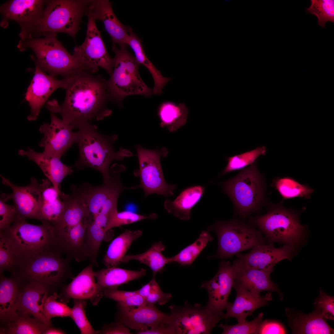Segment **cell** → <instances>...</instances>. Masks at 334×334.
Returning a JSON list of instances; mask_svg holds the SVG:
<instances>
[{"mask_svg": "<svg viewBox=\"0 0 334 334\" xmlns=\"http://www.w3.org/2000/svg\"><path fill=\"white\" fill-rule=\"evenodd\" d=\"M83 71L68 77L63 104L49 101L47 108L50 112L60 114L62 120L74 129L96 118L101 119L111 113L106 105L110 100L107 80L100 75Z\"/></svg>", "mask_w": 334, "mask_h": 334, "instance_id": "1", "label": "cell"}, {"mask_svg": "<svg viewBox=\"0 0 334 334\" xmlns=\"http://www.w3.org/2000/svg\"><path fill=\"white\" fill-rule=\"evenodd\" d=\"M76 143L78 144L79 158L75 165L78 170L90 167L102 174L104 181L110 177L109 166L114 160H122L132 155L130 151L121 148L116 151L113 143L117 139L115 135L108 136L101 133L96 126L89 122L79 125Z\"/></svg>", "mask_w": 334, "mask_h": 334, "instance_id": "2", "label": "cell"}, {"mask_svg": "<svg viewBox=\"0 0 334 334\" xmlns=\"http://www.w3.org/2000/svg\"><path fill=\"white\" fill-rule=\"evenodd\" d=\"M43 36L41 38L27 39L17 46L21 51L28 48L32 50L36 55V64L42 70L54 77L60 75L64 78L83 71L95 73L68 52L57 39V34L48 33Z\"/></svg>", "mask_w": 334, "mask_h": 334, "instance_id": "3", "label": "cell"}, {"mask_svg": "<svg viewBox=\"0 0 334 334\" xmlns=\"http://www.w3.org/2000/svg\"><path fill=\"white\" fill-rule=\"evenodd\" d=\"M0 233L7 238L19 260L54 251L62 252L52 227L46 224H32L17 217Z\"/></svg>", "mask_w": 334, "mask_h": 334, "instance_id": "4", "label": "cell"}, {"mask_svg": "<svg viewBox=\"0 0 334 334\" xmlns=\"http://www.w3.org/2000/svg\"><path fill=\"white\" fill-rule=\"evenodd\" d=\"M220 184L231 199L235 213L242 218L258 212L265 203V181L256 161Z\"/></svg>", "mask_w": 334, "mask_h": 334, "instance_id": "5", "label": "cell"}, {"mask_svg": "<svg viewBox=\"0 0 334 334\" xmlns=\"http://www.w3.org/2000/svg\"><path fill=\"white\" fill-rule=\"evenodd\" d=\"M249 223L259 228L269 243L278 242L296 247L305 239L306 230L298 213L281 204L270 203L265 214L250 216Z\"/></svg>", "mask_w": 334, "mask_h": 334, "instance_id": "6", "label": "cell"}, {"mask_svg": "<svg viewBox=\"0 0 334 334\" xmlns=\"http://www.w3.org/2000/svg\"><path fill=\"white\" fill-rule=\"evenodd\" d=\"M127 45H112L115 54L112 73L107 80L110 100L120 104L123 98L130 95H143L149 96L153 93L143 82L139 72V63L129 52Z\"/></svg>", "mask_w": 334, "mask_h": 334, "instance_id": "7", "label": "cell"}, {"mask_svg": "<svg viewBox=\"0 0 334 334\" xmlns=\"http://www.w3.org/2000/svg\"><path fill=\"white\" fill-rule=\"evenodd\" d=\"M62 253L54 251L19 260L12 274L22 280L37 282L51 290L55 289L66 279L74 278L70 264L71 259L62 257Z\"/></svg>", "mask_w": 334, "mask_h": 334, "instance_id": "8", "label": "cell"}, {"mask_svg": "<svg viewBox=\"0 0 334 334\" xmlns=\"http://www.w3.org/2000/svg\"><path fill=\"white\" fill-rule=\"evenodd\" d=\"M207 229L215 231L218 240L216 253L208 256L209 259L218 258L224 260L257 245L269 243L259 230L235 217L217 221Z\"/></svg>", "mask_w": 334, "mask_h": 334, "instance_id": "9", "label": "cell"}, {"mask_svg": "<svg viewBox=\"0 0 334 334\" xmlns=\"http://www.w3.org/2000/svg\"><path fill=\"white\" fill-rule=\"evenodd\" d=\"M91 0H54L46 1L42 16L34 32L66 33L74 39L80 29L83 15Z\"/></svg>", "mask_w": 334, "mask_h": 334, "instance_id": "10", "label": "cell"}, {"mask_svg": "<svg viewBox=\"0 0 334 334\" xmlns=\"http://www.w3.org/2000/svg\"><path fill=\"white\" fill-rule=\"evenodd\" d=\"M110 169L111 176L101 186H94L83 183L77 188L86 203L90 217L93 219L98 215H105L108 218L117 209L119 196L123 191L129 188L122 184L120 173L122 166H114Z\"/></svg>", "mask_w": 334, "mask_h": 334, "instance_id": "11", "label": "cell"}, {"mask_svg": "<svg viewBox=\"0 0 334 334\" xmlns=\"http://www.w3.org/2000/svg\"><path fill=\"white\" fill-rule=\"evenodd\" d=\"M116 321L137 330V334H167L173 326L170 314L160 311L155 305L128 307L117 305Z\"/></svg>", "mask_w": 334, "mask_h": 334, "instance_id": "12", "label": "cell"}, {"mask_svg": "<svg viewBox=\"0 0 334 334\" xmlns=\"http://www.w3.org/2000/svg\"><path fill=\"white\" fill-rule=\"evenodd\" d=\"M46 1L13 0L9 1L0 6L2 16L1 23L3 28L10 20L16 22L20 28L19 43L32 38V33L39 24Z\"/></svg>", "mask_w": 334, "mask_h": 334, "instance_id": "13", "label": "cell"}, {"mask_svg": "<svg viewBox=\"0 0 334 334\" xmlns=\"http://www.w3.org/2000/svg\"><path fill=\"white\" fill-rule=\"evenodd\" d=\"M169 308L175 334H210L221 319L206 306L198 304L193 306L186 302L182 306L172 305Z\"/></svg>", "mask_w": 334, "mask_h": 334, "instance_id": "14", "label": "cell"}, {"mask_svg": "<svg viewBox=\"0 0 334 334\" xmlns=\"http://www.w3.org/2000/svg\"><path fill=\"white\" fill-rule=\"evenodd\" d=\"M139 166L140 184L144 196L154 193L168 197L173 195L175 185L167 183L164 179L160 156L161 153L157 149L150 150L136 146Z\"/></svg>", "mask_w": 334, "mask_h": 334, "instance_id": "15", "label": "cell"}, {"mask_svg": "<svg viewBox=\"0 0 334 334\" xmlns=\"http://www.w3.org/2000/svg\"><path fill=\"white\" fill-rule=\"evenodd\" d=\"M85 39L80 45L75 47L73 55L96 72L100 67L110 75L112 72L113 58L109 55L101 33L98 29L96 20L89 13Z\"/></svg>", "mask_w": 334, "mask_h": 334, "instance_id": "16", "label": "cell"}, {"mask_svg": "<svg viewBox=\"0 0 334 334\" xmlns=\"http://www.w3.org/2000/svg\"><path fill=\"white\" fill-rule=\"evenodd\" d=\"M273 244L258 245L247 253L237 254L238 258L232 265L236 268H253L271 273L276 264L284 259L290 260L296 253V247L293 246L284 244L276 248Z\"/></svg>", "mask_w": 334, "mask_h": 334, "instance_id": "17", "label": "cell"}, {"mask_svg": "<svg viewBox=\"0 0 334 334\" xmlns=\"http://www.w3.org/2000/svg\"><path fill=\"white\" fill-rule=\"evenodd\" d=\"M235 272L231 263L223 260L218 271L210 280L203 281L201 287L207 291L208 300L206 306L215 315L220 318L229 303L228 299L233 287Z\"/></svg>", "mask_w": 334, "mask_h": 334, "instance_id": "18", "label": "cell"}, {"mask_svg": "<svg viewBox=\"0 0 334 334\" xmlns=\"http://www.w3.org/2000/svg\"><path fill=\"white\" fill-rule=\"evenodd\" d=\"M50 124L41 125L40 131L44 136L39 145L44 148V152L61 158L72 144L76 142L77 132L70 125L59 118L55 113L50 112Z\"/></svg>", "mask_w": 334, "mask_h": 334, "instance_id": "19", "label": "cell"}, {"mask_svg": "<svg viewBox=\"0 0 334 334\" xmlns=\"http://www.w3.org/2000/svg\"><path fill=\"white\" fill-rule=\"evenodd\" d=\"M68 77L59 80L46 74L36 64L34 76L26 93L25 99L31 109L29 121L36 119L42 106L51 95L59 88L65 89Z\"/></svg>", "mask_w": 334, "mask_h": 334, "instance_id": "20", "label": "cell"}, {"mask_svg": "<svg viewBox=\"0 0 334 334\" xmlns=\"http://www.w3.org/2000/svg\"><path fill=\"white\" fill-rule=\"evenodd\" d=\"M0 176L2 184L9 186L12 190V193L7 194V197L14 202L17 217L36 219L43 203L40 184L36 179L32 178L28 185L19 186L13 184L2 175Z\"/></svg>", "mask_w": 334, "mask_h": 334, "instance_id": "21", "label": "cell"}, {"mask_svg": "<svg viewBox=\"0 0 334 334\" xmlns=\"http://www.w3.org/2000/svg\"><path fill=\"white\" fill-rule=\"evenodd\" d=\"M86 13L91 15L96 20L103 22L105 29L111 37L113 45H127L132 29L123 24L117 18L111 2L108 0H92L85 14Z\"/></svg>", "mask_w": 334, "mask_h": 334, "instance_id": "22", "label": "cell"}, {"mask_svg": "<svg viewBox=\"0 0 334 334\" xmlns=\"http://www.w3.org/2000/svg\"><path fill=\"white\" fill-rule=\"evenodd\" d=\"M92 265L90 263L68 285L62 289V299L66 302L70 298L88 300L97 305L103 297V292L95 280Z\"/></svg>", "mask_w": 334, "mask_h": 334, "instance_id": "23", "label": "cell"}, {"mask_svg": "<svg viewBox=\"0 0 334 334\" xmlns=\"http://www.w3.org/2000/svg\"><path fill=\"white\" fill-rule=\"evenodd\" d=\"M237 292L236 298L233 303L229 302L225 309L226 312L221 317V319L230 317L236 318L238 323L246 320L249 315H252L256 309L267 305L272 300L271 293L265 295L252 293L241 287L234 286Z\"/></svg>", "mask_w": 334, "mask_h": 334, "instance_id": "24", "label": "cell"}, {"mask_svg": "<svg viewBox=\"0 0 334 334\" xmlns=\"http://www.w3.org/2000/svg\"><path fill=\"white\" fill-rule=\"evenodd\" d=\"M22 281L21 296L17 311L26 313L46 324L52 326L51 321L46 318L43 311L44 303L51 290L48 286L37 282Z\"/></svg>", "mask_w": 334, "mask_h": 334, "instance_id": "25", "label": "cell"}, {"mask_svg": "<svg viewBox=\"0 0 334 334\" xmlns=\"http://www.w3.org/2000/svg\"><path fill=\"white\" fill-rule=\"evenodd\" d=\"M18 154L34 161L54 188L58 192H61L60 190V184L66 177L72 173V167L63 163L59 156L44 152H37L29 147L27 151L20 150Z\"/></svg>", "mask_w": 334, "mask_h": 334, "instance_id": "26", "label": "cell"}, {"mask_svg": "<svg viewBox=\"0 0 334 334\" xmlns=\"http://www.w3.org/2000/svg\"><path fill=\"white\" fill-rule=\"evenodd\" d=\"M0 319L5 323L16 311L21 299L23 287L21 280L12 274L7 277L0 275Z\"/></svg>", "mask_w": 334, "mask_h": 334, "instance_id": "27", "label": "cell"}, {"mask_svg": "<svg viewBox=\"0 0 334 334\" xmlns=\"http://www.w3.org/2000/svg\"><path fill=\"white\" fill-rule=\"evenodd\" d=\"M71 189V195H65L64 208L61 217L53 227L55 233L63 231L90 217L86 203L76 188L72 185Z\"/></svg>", "mask_w": 334, "mask_h": 334, "instance_id": "28", "label": "cell"}, {"mask_svg": "<svg viewBox=\"0 0 334 334\" xmlns=\"http://www.w3.org/2000/svg\"><path fill=\"white\" fill-rule=\"evenodd\" d=\"M233 267L235 278L233 287L243 288L257 294L264 291L276 292L282 296L277 286L271 280L270 272L253 268Z\"/></svg>", "mask_w": 334, "mask_h": 334, "instance_id": "29", "label": "cell"}, {"mask_svg": "<svg viewBox=\"0 0 334 334\" xmlns=\"http://www.w3.org/2000/svg\"><path fill=\"white\" fill-rule=\"evenodd\" d=\"M286 312L293 333L334 334V329L315 309L308 314L298 313L288 308Z\"/></svg>", "mask_w": 334, "mask_h": 334, "instance_id": "30", "label": "cell"}, {"mask_svg": "<svg viewBox=\"0 0 334 334\" xmlns=\"http://www.w3.org/2000/svg\"><path fill=\"white\" fill-rule=\"evenodd\" d=\"M205 191L204 186H193L182 191L173 201L166 200L165 209L169 213L182 220L190 219L191 209L201 199Z\"/></svg>", "mask_w": 334, "mask_h": 334, "instance_id": "31", "label": "cell"}, {"mask_svg": "<svg viewBox=\"0 0 334 334\" xmlns=\"http://www.w3.org/2000/svg\"><path fill=\"white\" fill-rule=\"evenodd\" d=\"M50 326L26 313L16 311L6 322L2 324L0 333L44 334Z\"/></svg>", "mask_w": 334, "mask_h": 334, "instance_id": "32", "label": "cell"}, {"mask_svg": "<svg viewBox=\"0 0 334 334\" xmlns=\"http://www.w3.org/2000/svg\"><path fill=\"white\" fill-rule=\"evenodd\" d=\"M146 270H132L117 267L107 268L94 272L96 283L103 291L108 289H117L122 285L144 276Z\"/></svg>", "mask_w": 334, "mask_h": 334, "instance_id": "33", "label": "cell"}, {"mask_svg": "<svg viewBox=\"0 0 334 334\" xmlns=\"http://www.w3.org/2000/svg\"><path fill=\"white\" fill-rule=\"evenodd\" d=\"M142 234L140 230L126 229L114 238L109 245L103 259L106 268L117 267L122 263V259L132 242Z\"/></svg>", "mask_w": 334, "mask_h": 334, "instance_id": "34", "label": "cell"}, {"mask_svg": "<svg viewBox=\"0 0 334 334\" xmlns=\"http://www.w3.org/2000/svg\"><path fill=\"white\" fill-rule=\"evenodd\" d=\"M134 51L135 57L139 64L144 66L149 71L153 78L154 85L153 93L160 95L162 89L167 82L170 79L169 78L162 76L161 72L154 66L146 56L143 50L140 39L133 32L132 29L130 32L127 42Z\"/></svg>", "mask_w": 334, "mask_h": 334, "instance_id": "35", "label": "cell"}, {"mask_svg": "<svg viewBox=\"0 0 334 334\" xmlns=\"http://www.w3.org/2000/svg\"><path fill=\"white\" fill-rule=\"evenodd\" d=\"M187 108L182 103L178 105L170 101L162 103L158 109V115L162 127L171 131H176L187 121Z\"/></svg>", "mask_w": 334, "mask_h": 334, "instance_id": "36", "label": "cell"}, {"mask_svg": "<svg viewBox=\"0 0 334 334\" xmlns=\"http://www.w3.org/2000/svg\"><path fill=\"white\" fill-rule=\"evenodd\" d=\"M166 248L161 241L156 242L145 252L136 255H125L122 261V263H127L134 260L148 266L152 270L153 275H156L161 272L165 265L170 263L169 257H165L162 252Z\"/></svg>", "mask_w": 334, "mask_h": 334, "instance_id": "37", "label": "cell"}, {"mask_svg": "<svg viewBox=\"0 0 334 334\" xmlns=\"http://www.w3.org/2000/svg\"><path fill=\"white\" fill-rule=\"evenodd\" d=\"M271 186L275 188L284 199L296 197L309 199L314 191L313 189L300 184L289 177H278L272 181Z\"/></svg>", "mask_w": 334, "mask_h": 334, "instance_id": "38", "label": "cell"}, {"mask_svg": "<svg viewBox=\"0 0 334 334\" xmlns=\"http://www.w3.org/2000/svg\"><path fill=\"white\" fill-rule=\"evenodd\" d=\"M213 239V238L208 231H202L198 238L194 242L175 255L169 257L170 263L176 262L182 265L191 264L207 243Z\"/></svg>", "mask_w": 334, "mask_h": 334, "instance_id": "39", "label": "cell"}, {"mask_svg": "<svg viewBox=\"0 0 334 334\" xmlns=\"http://www.w3.org/2000/svg\"><path fill=\"white\" fill-rule=\"evenodd\" d=\"M106 233L104 229L91 221L87 229L85 247L88 258L92 265L97 266V256Z\"/></svg>", "mask_w": 334, "mask_h": 334, "instance_id": "40", "label": "cell"}, {"mask_svg": "<svg viewBox=\"0 0 334 334\" xmlns=\"http://www.w3.org/2000/svg\"><path fill=\"white\" fill-rule=\"evenodd\" d=\"M65 194L62 192L58 198L50 202L42 203L38 212L36 220L42 224L52 227L60 220L63 211Z\"/></svg>", "mask_w": 334, "mask_h": 334, "instance_id": "41", "label": "cell"}, {"mask_svg": "<svg viewBox=\"0 0 334 334\" xmlns=\"http://www.w3.org/2000/svg\"><path fill=\"white\" fill-rule=\"evenodd\" d=\"M266 152L265 147H259L251 151L228 157L227 164L220 175L246 167L256 161L259 156L265 155Z\"/></svg>", "mask_w": 334, "mask_h": 334, "instance_id": "42", "label": "cell"}, {"mask_svg": "<svg viewBox=\"0 0 334 334\" xmlns=\"http://www.w3.org/2000/svg\"><path fill=\"white\" fill-rule=\"evenodd\" d=\"M311 5L306 8V11L317 17L319 25L324 28L327 22H334V0H311Z\"/></svg>", "mask_w": 334, "mask_h": 334, "instance_id": "43", "label": "cell"}, {"mask_svg": "<svg viewBox=\"0 0 334 334\" xmlns=\"http://www.w3.org/2000/svg\"><path fill=\"white\" fill-rule=\"evenodd\" d=\"M157 217V215L154 213L145 216L129 211L118 212L117 210L110 216L104 230L107 233L114 227L133 223L146 219H155Z\"/></svg>", "mask_w": 334, "mask_h": 334, "instance_id": "44", "label": "cell"}, {"mask_svg": "<svg viewBox=\"0 0 334 334\" xmlns=\"http://www.w3.org/2000/svg\"><path fill=\"white\" fill-rule=\"evenodd\" d=\"M87 300L74 299V304L71 308L70 317L75 321L81 334H97L98 331L94 330L85 315V308L87 304Z\"/></svg>", "mask_w": 334, "mask_h": 334, "instance_id": "45", "label": "cell"}, {"mask_svg": "<svg viewBox=\"0 0 334 334\" xmlns=\"http://www.w3.org/2000/svg\"><path fill=\"white\" fill-rule=\"evenodd\" d=\"M263 315V313H261L251 321L245 320L233 325L221 324L219 327L222 328L223 334H258Z\"/></svg>", "mask_w": 334, "mask_h": 334, "instance_id": "46", "label": "cell"}, {"mask_svg": "<svg viewBox=\"0 0 334 334\" xmlns=\"http://www.w3.org/2000/svg\"><path fill=\"white\" fill-rule=\"evenodd\" d=\"M58 296L56 292L51 295H48L44 303L43 313L46 318L51 321V318L56 316L70 317L71 308L66 303L58 302L56 299Z\"/></svg>", "mask_w": 334, "mask_h": 334, "instance_id": "47", "label": "cell"}, {"mask_svg": "<svg viewBox=\"0 0 334 334\" xmlns=\"http://www.w3.org/2000/svg\"><path fill=\"white\" fill-rule=\"evenodd\" d=\"M19 261L7 238L0 233V275L5 270L12 272Z\"/></svg>", "mask_w": 334, "mask_h": 334, "instance_id": "48", "label": "cell"}, {"mask_svg": "<svg viewBox=\"0 0 334 334\" xmlns=\"http://www.w3.org/2000/svg\"><path fill=\"white\" fill-rule=\"evenodd\" d=\"M6 194H1L0 198V230L8 229L17 217L14 205H11L6 202L8 200Z\"/></svg>", "mask_w": 334, "mask_h": 334, "instance_id": "49", "label": "cell"}, {"mask_svg": "<svg viewBox=\"0 0 334 334\" xmlns=\"http://www.w3.org/2000/svg\"><path fill=\"white\" fill-rule=\"evenodd\" d=\"M315 309L325 319H334V298L320 289V295L314 303Z\"/></svg>", "mask_w": 334, "mask_h": 334, "instance_id": "50", "label": "cell"}, {"mask_svg": "<svg viewBox=\"0 0 334 334\" xmlns=\"http://www.w3.org/2000/svg\"><path fill=\"white\" fill-rule=\"evenodd\" d=\"M156 276H153L151 280L152 284L150 292L145 298L147 305L153 306L155 303L162 305L168 302L172 298L170 293L163 292L156 282Z\"/></svg>", "mask_w": 334, "mask_h": 334, "instance_id": "51", "label": "cell"}, {"mask_svg": "<svg viewBox=\"0 0 334 334\" xmlns=\"http://www.w3.org/2000/svg\"><path fill=\"white\" fill-rule=\"evenodd\" d=\"M286 333L283 326L279 322L272 320H262L259 326L258 334H282Z\"/></svg>", "mask_w": 334, "mask_h": 334, "instance_id": "52", "label": "cell"}, {"mask_svg": "<svg viewBox=\"0 0 334 334\" xmlns=\"http://www.w3.org/2000/svg\"><path fill=\"white\" fill-rule=\"evenodd\" d=\"M51 182L47 179H43L42 183L40 184L43 203H48L56 200L60 193L58 192L54 188Z\"/></svg>", "mask_w": 334, "mask_h": 334, "instance_id": "53", "label": "cell"}, {"mask_svg": "<svg viewBox=\"0 0 334 334\" xmlns=\"http://www.w3.org/2000/svg\"><path fill=\"white\" fill-rule=\"evenodd\" d=\"M117 302L121 306L128 307H138L147 305L145 299L137 292L133 295L122 298Z\"/></svg>", "mask_w": 334, "mask_h": 334, "instance_id": "54", "label": "cell"}, {"mask_svg": "<svg viewBox=\"0 0 334 334\" xmlns=\"http://www.w3.org/2000/svg\"><path fill=\"white\" fill-rule=\"evenodd\" d=\"M97 334H131L128 327L121 323L116 321L104 325L102 329L98 331Z\"/></svg>", "mask_w": 334, "mask_h": 334, "instance_id": "55", "label": "cell"}, {"mask_svg": "<svg viewBox=\"0 0 334 334\" xmlns=\"http://www.w3.org/2000/svg\"><path fill=\"white\" fill-rule=\"evenodd\" d=\"M152 284V281L151 280L140 289L136 290L137 293L145 299L150 292Z\"/></svg>", "mask_w": 334, "mask_h": 334, "instance_id": "56", "label": "cell"}, {"mask_svg": "<svg viewBox=\"0 0 334 334\" xmlns=\"http://www.w3.org/2000/svg\"><path fill=\"white\" fill-rule=\"evenodd\" d=\"M65 332L61 329L53 328L51 326L45 331L44 334H63Z\"/></svg>", "mask_w": 334, "mask_h": 334, "instance_id": "57", "label": "cell"}]
</instances>
